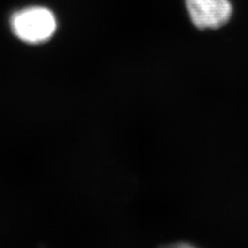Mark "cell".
Listing matches in <instances>:
<instances>
[{
  "label": "cell",
  "mask_w": 248,
  "mask_h": 248,
  "mask_svg": "<svg viewBox=\"0 0 248 248\" xmlns=\"http://www.w3.org/2000/svg\"><path fill=\"white\" fill-rule=\"evenodd\" d=\"M12 32L23 43L41 45L51 40L57 30V20L48 7L31 5L16 11L10 19Z\"/></svg>",
  "instance_id": "cell-1"
},
{
  "label": "cell",
  "mask_w": 248,
  "mask_h": 248,
  "mask_svg": "<svg viewBox=\"0 0 248 248\" xmlns=\"http://www.w3.org/2000/svg\"><path fill=\"white\" fill-rule=\"evenodd\" d=\"M191 22L199 29H217L226 25L232 14L230 0H185Z\"/></svg>",
  "instance_id": "cell-2"
},
{
  "label": "cell",
  "mask_w": 248,
  "mask_h": 248,
  "mask_svg": "<svg viewBox=\"0 0 248 248\" xmlns=\"http://www.w3.org/2000/svg\"><path fill=\"white\" fill-rule=\"evenodd\" d=\"M164 248H197V247L192 246L190 244H187V243H176V244L166 246Z\"/></svg>",
  "instance_id": "cell-3"
}]
</instances>
